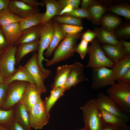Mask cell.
Returning a JSON list of instances; mask_svg holds the SVG:
<instances>
[{"mask_svg":"<svg viewBox=\"0 0 130 130\" xmlns=\"http://www.w3.org/2000/svg\"><path fill=\"white\" fill-rule=\"evenodd\" d=\"M82 35L81 32L67 33L55 50L52 58L47 62V66H50L72 56L75 52L77 41Z\"/></svg>","mask_w":130,"mask_h":130,"instance_id":"1","label":"cell"},{"mask_svg":"<svg viewBox=\"0 0 130 130\" xmlns=\"http://www.w3.org/2000/svg\"><path fill=\"white\" fill-rule=\"evenodd\" d=\"M107 90L108 95L128 115H130V82L121 79Z\"/></svg>","mask_w":130,"mask_h":130,"instance_id":"2","label":"cell"},{"mask_svg":"<svg viewBox=\"0 0 130 130\" xmlns=\"http://www.w3.org/2000/svg\"><path fill=\"white\" fill-rule=\"evenodd\" d=\"M80 108L82 112L84 127L87 130H102L105 124L95 99L87 101Z\"/></svg>","mask_w":130,"mask_h":130,"instance_id":"3","label":"cell"},{"mask_svg":"<svg viewBox=\"0 0 130 130\" xmlns=\"http://www.w3.org/2000/svg\"><path fill=\"white\" fill-rule=\"evenodd\" d=\"M55 31L53 20L51 19L43 25L41 24L39 39V45L37 53V62L43 74H47L48 70L45 69L42 64L45 60L47 62L49 60L45 58L43 53L46 49L52 39Z\"/></svg>","mask_w":130,"mask_h":130,"instance_id":"4","label":"cell"},{"mask_svg":"<svg viewBox=\"0 0 130 130\" xmlns=\"http://www.w3.org/2000/svg\"><path fill=\"white\" fill-rule=\"evenodd\" d=\"M87 53L89 55V58L86 67L92 68L101 67H112L114 62L105 56L97 39H94L88 47Z\"/></svg>","mask_w":130,"mask_h":130,"instance_id":"5","label":"cell"},{"mask_svg":"<svg viewBox=\"0 0 130 130\" xmlns=\"http://www.w3.org/2000/svg\"><path fill=\"white\" fill-rule=\"evenodd\" d=\"M91 87L97 90L115 83L116 80L112 69L105 67L92 68Z\"/></svg>","mask_w":130,"mask_h":130,"instance_id":"6","label":"cell"},{"mask_svg":"<svg viewBox=\"0 0 130 130\" xmlns=\"http://www.w3.org/2000/svg\"><path fill=\"white\" fill-rule=\"evenodd\" d=\"M29 83L26 81H15L8 84L5 101L2 109L10 110L19 102L25 88Z\"/></svg>","mask_w":130,"mask_h":130,"instance_id":"7","label":"cell"},{"mask_svg":"<svg viewBox=\"0 0 130 130\" xmlns=\"http://www.w3.org/2000/svg\"><path fill=\"white\" fill-rule=\"evenodd\" d=\"M17 48V46H10L0 56V73L5 80L13 75L17 70L15 67L17 64L15 57Z\"/></svg>","mask_w":130,"mask_h":130,"instance_id":"8","label":"cell"},{"mask_svg":"<svg viewBox=\"0 0 130 130\" xmlns=\"http://www.w3.org/2000/svg\"><path fill=\"white\" fill-rule=\"evenodd\" d=\"M31 127L36 129H41L48 123L50 117L45 109L41 97L28 111Z\"/></svg>","mask_w":130,"mask_h":130,"instance_id":"9","label":"cell"},{"mask_svg":"<svg viewBox=\"0 0 130 130\" xmlns=\"http://www.w3.org/2000/svg\"><path fill=\"white\" fill-rule=\"evenodd\" d=\"M95 99L100 110H104L117 115L124 119L127 122L130 120V116L126 114L108 95L101 92L98 94Z\"/></svg>","mask_w":130,"mask_h":130,"instance_id":"10","label":"cell"},{"mask_svg":"<svg viewBox=\"0 0 130 130\" xmlns=\"http://www.w3.org/2000/svg\"><path fill=\"white\" fill-rule=\"evenodd\" d=\"M24 66L33 78L35 84L41 91L42 93L47 91L44 83L45 77L41 71L37 62V53L34 52Z\"/></svg>","mask_w":130,"mask_h":130,"instance_id":"11","label":"cell"},{"mask_svg":"<svg viewBox=\"0 0 130 130\" xmlns=\"http://www.w3.org/2000/svg\"><path fill=\"white\" fill-rule=\"evenodd\" d=\"M72 65L70 74L64 86L65 90H69L79 83L88 80L84 73V66L82 64L77 62Z\"/></svg>","mask_w":130,"mask_h":130,"instance_id":"12","label":"cell"},{"mask_svg":"<svg viewBox=\"0 0 130 130\" xmlns=\"http://www.w3.org/2000/svg\"><path fill=\"white\" fill-rule=\"evenodd\" d=\"M42 93L35 84L29 83L25 88L19 102L29 111L41 98Z\"/></svg>","mask_w":130,"mask_h":130,"instance_id":"13","label":"cell"},{"mask_svg":"<svg viewBox=\"0 0 130 130\" xmlns=\"http://www.w3.org/2000/svg\"><path fill=\"white\" fill-rule=\"evenodd\" d=\"M8 7L14 13L23 19L39 12L38 7L30 6L20 0H10Z\"/></svg>","mask_w":130,"mask_h":130,"instance_id":"14","label":"cell"},{"mask_svg":"<svg viewBox=\"0 0 130 130\" xmlns=\"http://www.w3.org/2000/svg\"><path fill=\"white\" fill-rule=\"evenodd\" d=\"M101 46L105 56L114 62L126 55L124 45L119 41L116 45L104 44Z\"/></svg>","mask_w":130,"mask_h":130,"instance_id":"15","label":"cell"},{"mask_svg":"<svg viewBox=\"0 0 130 130\" xmlns=\"http://www.w3.org/2000/svg\"><path fill=\"white\" fill-rule=\"evenodd\" d=\"M55 31L52 40L43 55L47 58L51 56L59 43L64 38L66 33L61 24L53 19Z\"/></svg>","mask_w":130,"mask_h":130,"instance_id":"16","label":"cell"},{"mask_svg":"<svg viewBox=\"0 0 130 130\" xmlns=\"http://www.w3.org/2000/svg\"><path fill=\"white\" fill-rule=\"evenodd\" d=\"M1 28L6 40L9 46H15L22 33L19 23H14Z\"/></svg>","mask_w":130,"mask_h":130,"instance_id":"17","label":"cell"},{"mask_svg":"<svg viewBox=\"0 0 130 130\" xmlns=\"http://www.w3.org/2000/svg\"><path fill=\"white\" fill-rule=\"evenodd\" d=\"M41 2L46 6V11L43 16L42 23L43 25L55 16L59 15L62 8L58 0H43Z\"/></svg>","mask_w":130,"mask_h":130,"instance_id":"18","label":"cell"},{"mask_svg":"<svg viewBox=\"0 0 130 130\" xmlns=\"http://www.w3.org/2000/svg\"><path fill=\"white\" fill-rule=\"evenodd\" d=\"M14 119L21 125L26 130H31L28 111L20 102L13 107Z\"/></svg>","mask_w":130,"mask_h":130,"instance_id":"19","label":"cell"},{"mask_svg":"<svg viewBox=\"0 0 130 130\" xmlns=\"http://www.w3.org/2000/svg\"><path fill=\"white\" fill-rule=\"evenodd\" d=\"M101 116L105 124L125 130H130L126 122L123 118L105 110H100Z\"/></svg>","mask_w":130,"mask_h":130,"instance_id":"20","label":"cell"},{"mask_svg":"<svg viewBox=\"0 0 130 130\" xmlns=\"http://www.w3.org/2000/svg\"><path fill=\"white\" fill-rule=\"evenodd\" d=\"M72 65V64H66L59 66L57 68L54 81L51 85L52 89L57 87H64V85L70 72Z\"/></svg>","mask_w":130,"mask_h":130,"instance_id":"21","label":"cell"},{"mask_svg":"<svg viewBox=\"0 0 130 130\" xmlns=\"http://www.w3.org/2000/svg\"><path fill=\"white\" fill-rule=\"evenodd\" d=\"M39 45V40L17 45L15 54L17 64H19L24 57L27 54L38 51Z\"/></svg>","mask_w":130,"mask_h":130,"instance_id":"22","label":"cell"},{"mask_svg":"<svg viewBox=\"0 0 130 130\" xmlns=\"http://www.w3.org/2000/svg\"><path fill=\"white\" fill-rule=\"evenodd\" d=\"M112 70L116 80L120 79L130 69V54L114 62Z\"/></svg>","mask_w":130,"mask_h":130,"instance_id":"23","label":"cell"},{"mask_svg":"<svg viewBox=\"0 0 130 130\" xmlns=\"http://www.w3.org/2000/svg\"><path fill=\"white\" fill-rule=\"evenodd\" d=\"M41 27L40 24L22 31V35L15 46L39 40Z\"/></svg>","mask_w":130,"mask_h":130,"instance_id":"24","label":"cell"},{"mask_svg":"<svg viewBox=\"0 0 130 130\" xmlns=\"http://www.w3.org/2000/svg\"><path fill=\"white\" fill-rule=\"evenodd\" d=\"M94 30L97 39L100 44L116 45L119 42L113 32L108 31L102 27H94Z\"/></svg>","mask_w":130,"mask_h":130,"instance_id":"25","label":"cell"},{"mask_svg":"<svg viewBox=\"0 0 130 130\" xmlns=\"http://www.w3.org/2000/svg\"><path fill=\"white\" fill-rule=\"evenodd\" d=\"M15 81L27 82L35 84L34 81L29 72L24 66L20 65L16 72L11 77L6 79L4 83L9 84Z\"/></svg>","mask_w":130,"mask_h":130,"instance_id":"26","label":"cell"},{"mask_svg":"<svg viewBox=\"0 0 130 130\" xmlns=\"http://www.w3.org/2000/svg\"><path fill=\"white\" fill-rule=\"evenodd\" d=\"M64 87H57L52 89L50 96L43 101L44 108L47 113L50 114L51 108L57 100L63 95L65 91Z\"/></svg>","mask_w":130,"mask_h":130,"instance_id":"27","label":"cell"},{"mask_svg":"<svg viewBox=\"0 0 130 130\" xmlns=\"http://www.w3.org/2000/svg\"><path fill=\"white\" fill-rule=\"evenodd\" d=\"M23 19L14 13L8 7L0 11V27L1 28L14 23H20Z\"/></svg>","mask_w":130,"mask_h":130,"instance_id":"28","label":"cell"},{"mask_svg":"<svg viewBox=\"0 0 130 130\" xmlns=\"http://www.w3.org/2000/svg\"><path fill=\"white\" fill-rule=\"evenodd\" d=\"M87 9L91 15V20L93 23L99 25L101 23L103 15L107 9L100 3L95 1Z\"/></svg>","mask_w":130,"mask_h":130,"instance_id":"29","label":"cell"},{"mask_svg":"<svg viewBox=\"0 0 130 130\" xmlns=\"http://www.w3.org/2000/svg\"><path fill=\"white\" fill-rule=\"evenodd\" d=\"M121 20L118 17L111 15H106L102 18L101 23L102 27L108 31L113 32L119 25Z\"/></svg>","mask_w":130,"mask_h":130,"instance_id":"30","label":"cell"},{"mask_svg":"<svg viewBox=\"0 0 130 130\" xmlns=\"http://www.w3.org/2000/svg\"><path fill=\"white\" fill-rule=\"evenodd\" d=\"M43 14L39 12L30 17L24 19L19 23L21 31L41 24Z\"/></svg>","mask_w":130,"mask_h":130,"instance_id":"31","label":"cell"},{"mask_svg":"<svg viewBox=\"0 0 130 130\" xmlns=\"http://www.w3.org/2000/svg\"><path fill=\"white\" fill-rule=\"evenodd\" d=\"M53 19L60 24H64L82 26V19L74 17L68 15H58Z\"/></svg>","mask_w":130,"mask_h":130,"instance_id":"32","label":"cell"},{"mask_svg":"<svg viewBox=\"0 0 130 130\" xmlns=\"http://www.w3.org/2000/svg\"><path fill=\"white\" fill-rule=\"evenodd\" d=\"M124 17L127 19H130V7L129 5L121 4L110 7L107 10Z\"/></svg>","mask_w":130,"mask_h":130,"instance_id":"33","label":"cell"},{"mask_svg":"<svg viewBox=\"0 0 130 130\" xmlns=\"http://www.w3.org/2000/svg\"><path fill=\"white\" fill-rule=\"evenodd\" d=\"M14 120L13 107L7 110L0 109V124L8 127Z\"/></svg>","mask_w":130,"mask_h":130,"instance_id":"34","label":"cell"},{"mask_svg":"<svg viewBox=\"0 0 130 130\" xmlns=\"http://www.w3.org/2000/svg\"><path fill=\"white\" fill-rule=\"evenodd\" d=\"M65 14L78 18H85L89 20H91L92 19L91 15L88 9H74L71 11Z\"/></svg>","mask_w":130,"mask_h":130,"instance_id":"35","label":"cell"},{"mask_svg":"<svg viewBox=\"0 0 130 130\" xmlns=\"http://www.w3.org/2000/svg\"><path fill=\"white\" fill-rule=\"evenodd\" d=\"M113 32L117 38H128L130 36V25L126 24L115 30Z\"/></svg>","mask_w":130,"mask_h":130,"instance_id":"36","label":"cell"},{"mask_svg":"<svg viewBox=\"0 0 130 130\" xmlns=\"http://www.w3.org/2000/svg\"><path fill=\"white\" fill-rule=\"evenodd\" d=\"M88 42L81 39L80 42L77 46L75 52L78 53L82 59L85 57L86 53H87Z\"/></svg>","mask_w":130,"mask_h":130,"instance_id":"37","label":"cell"},{"mask_svg":"<svg viewBox=\"0 0 130 130\" xmlns=\"http://www.w3.org/2000/svg\"><path fill=\"white\" fill-rule=\"evenodd\" d=\"M65 32L67 33L75 34L81 32L83 27L82 26L61 24Z\"/></svg>","mask_w":130,"mask_h":130,"instance_id":"38","label":"cell"},{"mask_svg":"<svg viewBox=\"0 0 130 130\" xmlns=\"http://www.w3.org/2000/svg\"><path fill=\"white\" fill-rule=\"evenodd\" d=\"M8 84L4 83L0 84V109H2L5 103Z\"/></svg>","mask_w":130,"mask_h":130,"instance_id":"39","label":"cell"},{"mask_svg":"<svg viewBox=\"0 0 130 130\" xmlns=\"http://www.w3.org/2000/svg\"><path fill=\"white\" fill-rule=\"evenodd\" d=\"M58 1L62 9L68 5L71 6L74 9L79 8V6L81 3L80 0H59Z\"/></svg>","mask_w":130,"mask_h":130,"instance_id":"40","label":"cell"},{"mask_svg":"<svg viewBox=\"0 0 130 130\" xmlns=\"http://www.w3.org/2000/svg\"><path fill=\"white\" fill-rule=\"evenodd\" d=\"M96 37V34L94 31L88 29L82 34L81 39L88 42H91Z\"/></svg>","mask_w":130,"mask_h":130,"instance_id":"41","label":"cell"},{"mask_svg":"<svg viewBox=\"0 0 130 130\" xmlns=\"http://www.w3.org/2000/svg\"><path fill=\"white\" fill-rule=\"evenodd\" d=\"M9 46L6 40L2 28L0 27V52L5 51Z\"/></svg>","mask_w":130,"mask_h":130,"instance_id":"42","label":"cell"},{"mask_svg":"<svg viewBox=\"0 0 130 130\" xmlns=\"http://www.w3.org/2000/svg\"><path fill=\"white\" fill-rule=\"evenodd\" d=\"M8 127L10 130H26L21 125L14 119Z\"/></svg>","mask_w":130,"mask_h":130,"instance_id":"43","label":"cell"},{"mask_svg":"<svg viewBox=\"0 0 130 130\" xmlns=\"http://www.w3.org/2000/svg\"><path fill=\"white\" fill-rule=\"evenodd\" d=\"M20 0L27 4L32 7H38L39 6H44V4L42 2H39L34 0Z\"/></svg>","mask_w":130,"mask_h":130,"instance_id":"44","label":"cell"},{"mask_svg":"<svg viewBox=\"0 0 130 130\" xmlns=\"http://www.w3.org/2000/svg\"><path fill=\"white\" fill-rule=\"evenodd\" d=\"M94 1L92 0H83L81 3V8L87 9Z\"/></svg>","mask_w":130,"mask_h":130,"instance_id":"45","label":"cell"},{"mask_svg":"<svg viewBox=\"0 0 130 130\" xmlns=\"http://www.w3.org/2000/svg\"><path fill=\"white\" fill-rule=\"evenodd\" d=\"M119 41L124 45L126 55L130 54V43L124 40Z\"/></svg>","mask_w":130,"mask_h":130,"instance_id":"46","label":"cell"},{"mask_svg":"<svg viewBox=\"0 0 130 130\" xmlns=\"http://www.w3.org/2000/svg\"><path fill=\"white\" fill-rule=\"evenodd\" d=\"M73 9L71 6H65L62 9L59 15L61 16L71 11Z\"/></svg>","mask_w":130,"mask_h":130,"instance_id":"47","label":"cell"},{"mask_svg":"<svg viewBox=\"0 0 130 130\" xmlns=\"http://www.w3.org/2000/svg\"><path fill=\"white\" fill-rule=\"evenodd\" d=\"M10 0H0V11L8 7Z\"/></svg>","mask_w":130,"mask_h":130,"instance_id":"48","label":"cell"},{"mask_svg":"<svg viewBox=\"0 0 130 130\" xmlns=\"http://www.w3.org/2000/svg\"><path fill=\"white\" fill-rule=\"evenodd\" d=\"M102 130H125L123 129L115 127L105 124Z\"/></svg>","mask_w":130,"mask_h":130,"instance_id":"49","label":"cell"},{"mask_svg":"<svg viewBox=\"0 0 130 130\" xmlns=\"http://www.w3.org/2000/svg\"><path fill=\"white\" fill-rule=\"evenodd\" d=\"M120 79L126 82H130V69Z\"/></svg>","mask_w":130,"mask_h":130,"instance_id":"50","label":"cell"},{"mask_svg":"<svg viewBox=\"0 0 130 130\" xmlns=\"http://www.w3.org/2000/svg\"><path fill=\"white\" fill-rule=\"evenodd\" d=\"M0 130H10L7 127L0 124Z\"/></svg>","mask_w":130,"mask_h":130,"instance_id":"51","label":"cell"},{"mask_svg":"<svg viewBox=\"0 0 130 130\" xmlns=\"http://www.w3.org/2000/svg\"><path fill=\"white\" fill-rule=\"evenodd\" d=\"M5 79L2 75L0 73V84L4 83Z\"/></svg>","mask_w":130,"mask_h":130,"instance_id":"52","label":"cell"},{"mask_svg":"<svg viewBox=\"0 0 130 130\" xmlns=\"http://www.w3.org/2000/svg\"><path fill=\"white\" fill-rule=\"evenodd\" d=\"M87 130L84 127L83 128H81L78 129L77 130Z\"/></svg>","mask_w":130,"mask_h":130,"instance_id":"53","label":"cell"},{"mask_svg":"<svg viewBox=\"0 0 130 130\" xmlns=\"http://www.w3.org/2000/svg\"><path fill=\"white\" fill-rule=\"evenodd\" d=\"M4 51L0 52V56L3 53Z\"/></svg>","mask_w":130,"mask_h":130,"instance_id":"54","label":"cell"}]
</instances>
